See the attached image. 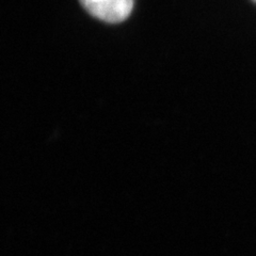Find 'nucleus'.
<instances>
[{
    "mask_svg": "<svg viewBox=\"0 0 256 256\" xmlns=\"http://www.w3.org/2000/svg\"><path fill=\"white\" fill-rule=\"evenodd\" d=\"M94 18L106 22H121L130 15L134 0H79Z\"/></svg>",
    "mask_w": 256,
    "mask_h": 256,
    "instance_id": "obj_1",
    "label": "nucleus"
},
{
    "mask_svg": "<svg viewBox=\"0 0 256 256\" xmlns=\"http://www.w3.org/2000/svg\"><path fill=\"white\" fill-rule=\"evenodd\" d=\"M254 2H256V0H254Z\"/></svg>",
    "mask_w": 256,
    "mask_h": 256,
    "instance_id": "obj_2",
    "label": "nucleus"
}]
</instances>
